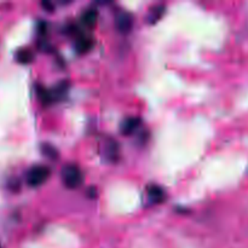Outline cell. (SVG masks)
<instances>
[{
	"mask_svg": "<svg viewBox=\"0 0 248 248\" xmlns=\"http://www.w3.org/2000/svg\"><path fill=\"white\" fill-rule=\"evenodd\" d=\"M87 193H89L90 198H96V196H97V190L94 188H90Z\"/></svg>",
	"mask_w": 248,
	"mask_h": 248,
	"instance_id": "15",
	"label": "cell"
},
{
	"mask_svg": "<svg viewBox=\"0 0 248 248\" xmlns=\"http://www.w3.org/2000/svg\"><path fill=\"white\" fill-rule=\"evenodd\" d=\"M33 58L34 53L29 48H21L16 53V60L19 63H22V64H28V63H31L33 61Z\"/></svg>",
	"mask_w": 248,
	"mask_h": 248,
	"instance_id": "10",
	"label": "cell"
},
{
	"mask_svg": "<svg viewBox=\"0 0 248 248\" xmlns=\"http://www.w3.org/2000/svg\"><path fill=\"white\" fill-rule=\"evenodd\" d=\"M165 12V6L164 5H156V6L152 7V10L148 14V22L149 23H155V22L159 21L161 18V16Z\"/></svg>",
	"mask_w": 248,
	"mask_h": 248,
	"instance_id": "11",
	"label": "cell"
},
{
	"mask_svg": "<svg viewBox=\"0 0 248 248\" xmlns=\"http://www.w3.org/2000/svg\"><path fill=\"white\" fill-rule=\"evenodd\" d=\"M104 153H106L107 160H109L110 162H116L120 157V147H119V143L116 140H107L106 145H104Z\"/></svg>",
	"mask_w": 248,
	"mask_h": 248,
	"instance_id": "4",
	"label": "cell"
},
{
	"mask_svg": "<svg viewBox=\"0 0 248 248\" xmlns=\"http://www.w3.org/2000/svg\"><path fill=\"white\" fill-rule=\"evenodd\" d=\"M41 153L44 154V156H46L50 160L58 159V150L56 149L53 145L47 144V143H44V144L41 145Z\"/></svg>",
	"mask_w": 248,
	"mask_h": 248,
	"instance_id": "12",
	"label": "cell"
},
{
	"mask_svg": "<svg viewBox=\"0 0 248 248\" xmlns=\"http://www.w3.org/2000/svg\"><path fill=\"white\" fill-rule=\"evenodd\" d=\"M148 196H149L150 201L152 202H161L165 199V191L161 186H152L148 190Z\"/></svg>",
	"mask_w": 248,
	"mask_h": 248,
	"instance_id": "8",
	"label": "cell"
},
{
	"mask_svg": "<svg viewBox=\"0 0 248 248\" xmlns=\"http://www.w3.org/2000/svg\"><path fill=\"white\" fill-rule=\"evenodd\" d=\"M97 18H98V11L96 9H87L81 15V22L86 27H93Z\"/></svg>",
	"mask_w": 248,
	"mask_h": 248,
	"instance_id": "7",
	"label": "cell"
},
{
	"mask_svg": "<svg viewBox=\"0 0 248 248\" xmlns=\"http://www.w3.org/2000/svg\"><path fill=\"white\" fill-rule=\"evenodd\" d=\"M36 93H38L39 99L43 104H50L55 101V97H53L52 91L45 89L44 86H38L36 87Z\"/></svg>",
	"mask_w": 248,
	"mask_h": 248,
	"instance_id": "9",
	"label": "cell"
},
{
	"mask_svg": "<svg viewBox=\"0 0 248 248\" xmlns=\"http://www.w3.org/2000/svg\"><path fill=\"white\" fill-rule=\"evenodd\" d=\"M51 170L48 169L45 165H36V166H33L28 172H27V183H28L29 186H33V188H36V186H40L50 178Z\"/></svg>",
	"mask_w": 248,
	"mask_h": 248,
	"instance_id": "2",
	"label": "cell"
},
{
	"mask_svg": "<svg viewBox=\"0 0 248 248\" xmlns=\"http://www.w3.org/2000/svg\"><path fill=\"white\" fill-rule=\"evenodd\" d=\"M61 178H62L63 184L68 189L79 188L84 182V174L78 165L69 164L65 165L61 171Z\"/></svg>",
	"mask_w": 248,
	"mask_h": 248,
	"instance_id": "1",
	"label": "cell"
},
{
	"mask_svg": "<svg viewBox=\"0 0 248 248\" xmlns=\"http://www.w3.org/2000/svg\"><path fill=\"white\" fill-rule=\"evenodd\" d=\"M68 86H69V85H68L67 81H61L60 84L56 86L57 89H55V91H52L55 99L56 98H61V97L64 96V94L67 93V91H68Z\"/></svg>",
	"mask_w": 248,
	"mask_h": 248,
	"instance_id": "13",
	"label": "cell"
},
{
	"mask_svg": "<svg viewBox=\"0 0 248 248\" xmlns=\"http://www.w3.org/2000/svg\"><path fill=\"white\" fill-rule=\"evenodd\" d=\"M41 6H43L46 11H48V12L53 11V4L51 1H47V0H45V1L41 2Z\"/></svg>",
	"mask_w": 248,
	"mask_h": 248,
	"instance_id": "14",
	"label": "cell"
},
{
	"mask_svg": "<svg viewBox=\"0 0 248 248\" xmlns=\"http://www.w3.org/2000/svg\"><path fill=\"white\" fill-rule=\"evenodd\" d=\"M140 118H137V116H130V118H126L125 120L121 123L120 131L124 136H131L136 132V130L140 127Z\"/></svg>",
	"mask_w": 248,
	"mask_h": 248,
	"instance_id": "5",
	"label": "cell"
},
{
	"mask_svg": "<svg viewBox=\"0 0 248 248\" xmlns=\"http://www.w3.org/2000/svg\"><path fill=\"white\" fill-rule=\"evenodd\" d=\"M93 46V40L89 36L80 35L77 38V43H75V50L78 53L82 55V53L89 52Z\"/></svg>",
	"mask_w": 248,
	"mask_h": 248,
	"instance_id": "6",
	"label": "cell"
},
{
	"mask_svg": "<svg viewBox=\"0 0 248 248\" xmlns=\"http://www.w3.org/2000/svg\"><path fill=\"white\" fill-rule=\"evenodd\" d=\"M115 26L118 31L123 34L130 33L133 27V17L130 12L121 11L116 15Z\"/></svg>",
	"mask_w": 248,
	"mask_h": 248,
	"instance_id": "3",
	"label": "cell"
}]
</instances>
